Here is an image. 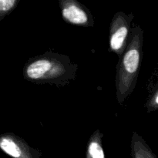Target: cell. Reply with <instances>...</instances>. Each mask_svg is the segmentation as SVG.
Segmentation results:
<instances>
[{
	"label": "cell",
	"mask_w": 158,
	"mask_h": 158,
	"mask_svg": "<svg viewBox=\"0 0 158 158\" xmlns=\"http://www.w3.org/2000/svg\"><path fill=\"white\" fill-rule=\"evenodd\" d=\"M18 2L16 0H0V17L11 12Z\"/></svg>",
	"instance_id": "cell-8"
},
{
	"label": "cell",
	"mask_w": 158,
	"mask_h": 158,
	"mask_svg": "<svg viewBox=\"0 0 158 158\" xmlns=\"http://www.w3.org/2000/svg\"><path fill=\"white\" fill-rule=\"evenodd\" d=\"M148 105H149V107H151V109L154 110L158 108V91L154 94V96L151 99Z\"/></svg>",
	"instance_id": "cell-9"
},
{
	"label": "cell",
	"mask_w": 158,
	"mask_h": 158,
	"mask_svg": "<svg viewBox=\"0 0 158 158\" xmlns=\"http://www.w3.org/2000/svg\"><path fill=\"white\" fill-rule=\"evenodd\" d=\"M75 68L67 56L46 53L29 61L25 77L34 83H62L73 77Z\"/></svg>",
	"instance_id": "cell-2"
},
{
	"label": "cell",
	"mask_w": 158,
	"mask_h": 158,
	"mask_svg": "<svg viewBox=\"0 0 158 158\" xmlns=\"http://www.w3.org/2000/svg\"><path fill=\"white\" fill-rule=\"evenodd\" d=\"M132 158H157L145 140L136 132L133 133L131 140Z\"/></svg>",
	"instance_id": "cell-6"
},
{
	"label": "cell",
	"mask_w": 158,
	"mask_h": 158,
	"mask_svg": "<svg viewBox=\"0 0 158 158\" xmlns=\"http://www.w3.org/2000/svg\"><path fill=\"white\" fill-rule=\"evenodd\" d=\"M132 14L127 15L123 12H118L114 15L110 28V51L121 57L124 52L131 36Z\"/></svg>",
	"instance_id": "cell-3"
},
{
	"label": "cell",
	"mask_w": 158,
	"mask_h": 158,
	"mask_svg": "<svg viewBox=\"0 0 158 158\" xmlns=\"http://www.w3.org/2000/svg\"><path fill=\"white\" fill-rule=\"evenodd\" d=\"M143 34V30L139 26L133 28L131 40L117 66L116 89L117 101L120 105L135 88L141 63Z\"/></svg>",
	"instance_id": "cell-1"
},
{
	"label": "cell",
	"mask_w": 158,
	"mask_h": 158,
	"mask_svg": "<svg viewBox=\"0 0 158 158\" xmlns=\"http://www.w3.org/2000/svg\"><path fill=\"white\" fill-rule=\"evenodd\" d=\"M62 17L66 23L78 26H93L94 18L87 8L76 0L60 2Z\"/></svg>",
	"instance_id": "cell-4"
},
{
	"label": "cell",
	"mask_w": 158,
	"mask_h": 158,
	"mask_svg": "<svg viewBox=\"0 0 158 158\" xmlns=\"http://www.w3.org/2000/svg\"><path fill=\"white\" fill-rule=\"evenodd\" d=\"M0 148L13 158H40L42 155L39 150L30 148L26 142L13 135L0 137Z\"/></svg>",
	"instance_id": "cell-5"
},
{
	"label": "cell",
	"mask_w": 158,
	"mask_h": 158,
	"mask_svg": "<svg viewBox=\"0 0 158 158\" xmlns=\"http://www.w3.org/2000/svg\"><path fill=\"white\" fill-rule=\"evenodd\" d=\"M103 134L100 130H97L91 135L86 149V158H106L102 144Z\"/></svg>",
	"instance_id": "cell-7"
}]
</instances>
